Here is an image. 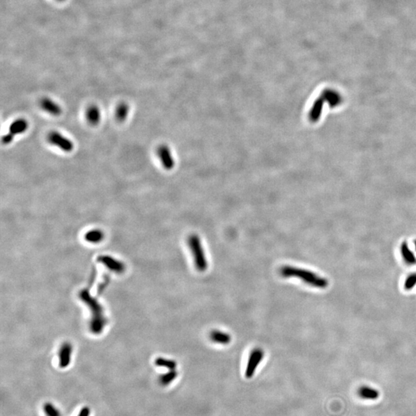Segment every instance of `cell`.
I'll list each match as a JSON object with an SVG mask.
<instances>
[{
  "label": "cell",
  "mask_w": 416,
  "mask_h": 416,
  "mask_svg": "<svg viewBox=\"0 0 416 416\" xmlns=\"http://www.w3.org/2000/svg\"><path fill=\"white\" fill-rule=\"evenodd\" d=\"M188 245L193 255L195 267L197 271L204 272L207 269V261L200 237L196 234L190 236L188 238Z\"/></svg>",
  "instance_id": "cell-2"
},
{
  "label": "cell",
  "mask_w": 416,
  "mask_h": 416,
  "mask_svg": "<svg viewBox=\"0 0 416 416\" xmlns=\"http://www.w3.org/2000/svg\"><path fill=\"white\" fill-rule=\"evenodd\" d=\"M29 124L25 119H18L11 124L9 128V133L2 136V144H9L13 141L16 135L21 134L27 131Z\"/></svg>",
  "instance_id": "cell-3"
},
{
  "label": "cell",
  "mask_w": 416,
  "mask_h": 416,
  "mask_svg": "<svg viewBox=\"0 0 416 416\" xmlns=\"http://www.w3.org/2000/svg\"><path fill=\"white\" fill-rule=\"evenodd\" d=\"M177 376V372H176V370H170V372H167V373L163 374V375L160 376V384L163 386L168 385L172 382L175 380Z\"/></svg>",
  "instance_id": "cell-14"
},
{
  "label": "cell",
  "mask_w": 416,
  "mask_h": 416,
  "mask_svg": "<svg viewBox=\"0 0 416 416\" xmlns=\"http://www.w3.org/2000/svg\"><path fill=\"white\" fill-rule=\"evenodd\" d=\"M85 238L89 242L98 243L103 239V234L101 230H93L86 234Z\"/></svg>",
  "instance_id": "cell-15"
},
{
  "label": "cell",
  "mask_w": 416,
  "mask_h": 416,
  "mask_svg": "<svg viewBox=\"0 0 416 416\" xmlns=\"http://www.w3.org/2000/svg\"><path fill=\"white\" fill-rule=\"evenodd\" d=\"M158 155L162 165L166 170H170L174 168L175 162H174V158L172 156L171 151L167 146H160L158 149Z\"/></svg>",
  "instance_id": "cell-6"
},
{
  "label": "cell",
  "mask_w": 416,
  "mask_h": 416,
  "mask_svg": "<svg viewBox=\"0 0 416 416\" xmlns=\"http://www.w3.org/2000/svg\"><path fill=\"white\" fill-rule=\"evenodd\" d=\"M48 140L50 144L57 146L64 152H71L73 150V142L59 132H51L49 134Z\"/></svg>",
  "instance_id": "cell-5"
},
{
  "label": "cell",
  "mask_w": 416,
  "mask_h": 416,
  "mask_svg": "<svg viewBox=\"0 0 416 416\" xmlns=\"http://www.w3.org/2000/svg\"><path fill=\"white\" fill-rule=\"evenodd\" d=\"M43 410L46 416H62L61 411L50 402H46L44 404Z\"/></svg>",
  "instance_id": "cell-16"
},
{
  "label": "cell",
  "mask_w": 416,
  "mask_h": 416,
  "mask_svg": "<svg viewBox=\"0 0 416 416\" xmlns=\"http://www.w3.org/2000/svg\"><path fill=\"white\" fill-rule=\"evenodd\" d=\"M263 358H264V351L262 349H255L252 351V353L250 354L248 365L246 367V371H245V377L247 379H251V378L253 377L255 371L262 361Z\"/></svg>",
  "instance_id": "cell-4"
},
{
  "label": "cell",
  "mask_w": 416,
  "mask_h": 416,
  "mask_svg": "<svg viewBox=\"0 0 416 416\" xmlns=\"http://www.w3.org/2000/svg\"><path fill=\"white\" fill-rule=\"evenodd\" d=\"M40 106L43 110L53 116L61 115L62 113L61 106L50 98H43L40 101Z\"/></svg>",
  "instance_id": "cell-7"
},
{
  "label": "cell",
  "mask_w": 416,
  "mask_h": 416,
  "mask_svg": "<svg viewBox=\"0 0 416 416\" xmlns=\"http://www.w3.org/2000/svg\"><path fill=\"white\" fill-rule=\"evenodd\" d=\"M101 114L99 109L96 106H91L87 109V119L90 124L96 126L100 121Z\"/></svg>",
  "instance_id": "cell-11"
},
{
  "label": "cell",
  "mask_w": 416,
  "mask_h": 416,
  "mask_svg": "<svg viewBox=\"0 0 416 416\" xmlns=\"http://www.w3.org/2000/svg\"><path fill=\"white\" fill-rule=\"evenodd\" d=\"M210 338L215 343L221 344V345H227L231 341V337L229 334L224 332V331L214 330L210 334Z\"/></svg>",
  "instance_id": "cell-9"
},
{
  "label": "cell",
  "mask_w": 416,
  "mask_h": 416,
  "mask_svg": "<svg viewBox=\"0 0 416 416\" xmlns=\"http://www.w3.org/2000/svg\"><path fill=\"white\" fill-rule=\"evenodd\" d=\"M99 260L101 262L106 264V267H108L110 270H113L115 272H122L123 270H124L123 264L113 258H110V257H103L99 259Z\"/></svg>",
  "instance_id": "cell-12"
},
{
  "label": "cell",
  "mask_w": 416,
  "mask_h": 416,
  "mask_svg": "<svg viewBox=\"0 0 416 416\" xmlns=\"http://www.w3.org/2000/svg\"><path fill=\"white\" fill-rule=\"evenodd\" d=\"M71 353H72L71 346L69 344H64L60 352V366L61 368H66L69 365Z\"/></svg>",
  "instance_id": "cell-10"
},
{
  "label": "cell",
  "mask_w": 416,
  "mask_h": 416,
  "mask_svg": "<svg viewBox=\"0 0 416 416\" xmlns=\"http://www.w3.org/2000/svg\"><path fill=\"white\" fill-rule=\"evenodd\" d=\"M358 396L365 400H376L379 397V392L369 386H361L358 391Z\"/></svg>",
  "instance_id": "cell-8"
},
{
  "label": "cell",
  "mask_w": 416,
  "mask_h": 416,
  "mask_svg": "<svg viewBox=\"0 0 416 416\" xmlns=\"http://www.w3.org/2000/svg\"><path fill=\"white\" fill-rule=\"evenodd\" d=\"M129 114V106L127 103H122L117 106L116 110V119L119 122H124L128 118Z\"/></svg>",
  "instance_id": "cell-13"
},
{
  "label": "cell",
  "mask_w": 416,
  "mask_h": 416,
  "mask_svg": "<svg viewBox=\"0 0 416 416\" xmlns=\"http://www.w3.org/2000/svg\"><path fill=\"white\" fill-rule=\"evenodd\" d=\"M280 274L285 278H298L312 287L324 288L328 286V281L322 277L319 276L316 273L301 269L291 266H284L281 268Z\"/></svg>",
  "instance_id": "cell-1"
},
{
  "label": "cell",
  "mask_w": 416,
  "mask_h": 416,
  "mask_svg": "<svg viewBox=\"0 0 416 416\" xmlns=\"http://www.w3.org/2000/svg\"><path fill=\"white\" fill-rule=\"evenodd\" d=\"M91 416V409L88 406H84L83 409L80 410L77 416Z\"/></svg>",
  "instance_id": "cell-18"
},
{
  "label": "cell",
  "mask_w": 416,
  "mask_h": 416,
  "mask_svg": "<svg viewBox=\"0 0 416 416\" xmlns=\"http://www.w3.org/2000/svg\"><path fill=\"white\" fill-rule=\"evenodd\" d=\"M155 363L158 366L164 367L169 370H175L177 367V363L172 360L164 359V358H159L156 360Z\"/></svg>",
  "instance_id": "cell-17"
}]
</instances>
